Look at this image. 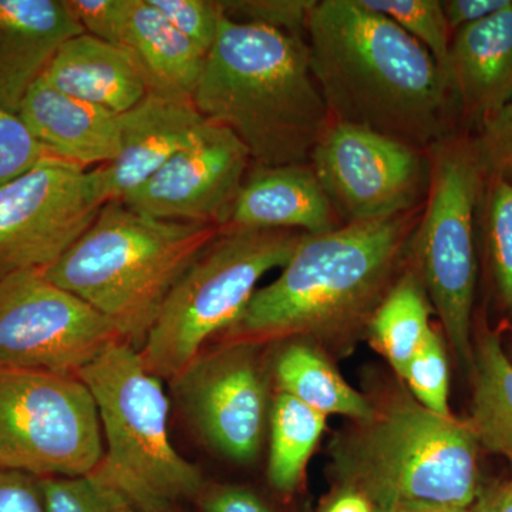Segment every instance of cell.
Here are the masks:
<instances>
[{
	"mask_svg": "<svg viewBox=\"0 0 512 512\" xmlns=\"http://www.w3.org/2000/svg\"><path fill=\"white\" fill-rule=\"evenodd\" d=\"M258 348L221 342L171 382L205 443L235 463L254 461L268 430V382Z\"/></svg>",
	"mask_w": 512,
	"mask_h": 512,
	"instance_id": "cell-13",
	"label": "cell"
},
{
	"mask_svg": "<svg viewBox=\"0 0 512 512\" xmlns=\"http://www.w3.org/2000/svg\"><path fill=\"white\" fill-rule=\"evenodd\" d=\"M474 512H512V480L478 493Z\"/></svg>",
	"mask_w": 512,
	"mask_h": 512,
	"instance_id": "cell-38",
	"label": "cell"
},
{
	"mask_svg": "<svg viewBox=\"0 0 512 512\" xmlns=\"http://www.w3.org/2000/svg\"><path fill=\"white\" fill-rule=\"evenodd\" d=\"M365 8L393 20L429 50L446 73L453 33L441 0H359ZM447 76V74H446Z\"/></svg>",
	"mask_w": 512,
	"mask_h": 512,
	"instance_id": "cell-27",
	"label": "cell"
},
{
	"mask_svg": "<svg viewBox=\"0 0 512 512\" xmlns=\"http://www.w3.org/2000/svg\"><path fill=\"white\" fill-rule=\"evenodd\" d=\"M204 117L192 99L147 93L120 114V151L109 164L90 170L104 204L123 201L197 136Z\"/></svg>",
	"mask_w": 512,
	"mask_h": 512,
	"instance_id": "cell-15",
	"label": "cell"
},
{
	"mask_svg": "<svg viewBox=\"0 0 512 512\" xmlns=\"http://www.w3.org/2000/svg\"><path fill=\"white\" fill-rule=\"evenodd\" d=\"M326 512H375L373 505L362 495L343 491L342 494L330 504Z\"/></svg>",
	"mask_w": 512,
	"mask_h": 512,
	"instance_id": "cell-39",
	"label": "cell"
},
{
	"mask_svg": "<svg viewBox=\"0 0 512 512\" xmlns=\"http://www.w3.org/2000/svg\"><path fill=\"white\" fill-rule=\"evenodd\" d=\"M0 512H46L39 478L0 468Z\"/></svg>",
	"mask_w": 512,
	"mask_h": 512,
	"instance_id": "cell-35",
	"label": "cell"
},
{
	"mask_svg": "<svg viewBox=\"0 0 512 512\" xmlns=\"http://www.w3.org/2000/svg\"><path fill=\"white\" fill-rule=\"evenodd\" d=\"M473 397L467 420L485 450L512 464V362L500 333L484 328L473 339Z\"/></svg>",
	"mask_w": 512,
	"mask_h": 512,
	"instance_id": "cell-22",
	"label": "cell"
},
{
	"mask_svg": "<svg viewBox=\"0 0 512 512\" xmlns=\"http://www.w3.org/2000/svg\"><path fill=\"white\" fill-rule=\"evenodd\" d=\"M430 174L410 264L419 274L444 338L470 372L478 274V215L484 165L473 134L451 131L429 148Z\"/></svg>",
	"mask_w": 512,
	"mask_h": 512,
	"instance_id": "cell-7",
	"label": "cell"
},
{
	"mask_svg": "<svg viewBox=\"0 0 512 512\" xmlns=\"http://www.w3.org/2000/svg\"><path fill=\"white\" fill-rule=\"evenodd\" d=\"M451 33L490 18L512 5V0H441Z\"/></svg>",
	"mask_w": 512,
	"mask_h": 512,
	"instance_id": "cell-37",
	"label": "cell"
},
{
	"mask_svg": "<svg viewBox=\"0 0 512 512\" xmlns=\"http://www.w3.org/2000/svg\"><path fill=\"white\" fill-rule=\"evenodd\" d=\"M202 512H272L258 495L241 487H215L201 491Z\"/></svg>",
	"mask_w": 512,
	"mask_h": 512,
	"instance_id": "cell-36",
	"label": "cell"
},
{
	"mask_svg": "<svg viewBox=\"0 0 512 512\" xmlns=\"http://www.w3.org/2000/svg\"><path fill=\"white\" fill-rule=\"evenodd\" d=\"M42 79L67 96L116 114L133 109L148 93L126 50L87 33L59 47Z\"/></svg>",
	"mask_w": 512,
	"mask_h": 512,
	"instance_id": "cell-21",
	"label": "cell"
},
{
	"mask_svg": "<svg viewBox=\"0 0 512 512\" xmlns=\"http://www.w3.org/2000/svg\"><path fill=\"white\" fill-rule=\"evenodd\" d=\"M406 512H471L468 508L456 507H421Z\"/></svg>",
	"mask_w": 512,
	"mask_h": 512,
	"instance_id": "cell-40",
	"label": "cell"
},
{
	"mask_svg": "<svg viewBox=\"0 0 512 512\" xmlns=\"http://www.w3.org/2000/svg\"><path fill=\"white\" fill-rule=\"evenodd\" d=\"M103 454L96 402L79 376L0 365V468L83 477Z\"/></svg>",
	"mask_w": 512,
	"mask_h": 512,
	"instance_id": "cell-9",
	"label": "cell"
},
{
	"mask_svg": "<svg viewBox=\"0 0 512 512\" xmlns=\"http://www.w3.org/2000/svg\"><path fill=\"white\" fill-rule=\"evenodd\" d=\"M309 164L343 225L387 220L426 198L429 150L372 128L330 121Z\"/></svg>",
	"mask_w": 512,
	"mask_h": 512,
	"instance_id": "cell-10",
	"label": "cell"
},
{
	"mask_svg": "<svg viewBox=\"0 0 512 512\" xmlns=\"http://www.w3.org/2000/svg\"><path fill=\"white\" fill-rule=\"evenodd\" d=\"M474 143L485 173L512 177V100L478 124Z\"/></svg>",
	"mask_w": 512,
	"mask_h": 512,
	"instance_id": "cell-33",
	"label": "cell"
},
{
	"mask_svg": "<svg viewBox=\"0 0 512 512\" xmlns=\"http://www.w3.org/2000/svg\"><path fill=\"white\" fill-rule=\"evenodd\" d=\"M46 512H119V501L89 476L39 478Z\"/></svg>",
	"mask_w": 512,
	"mask_h": 512,
	"instance_id": "cell-30",
	"label": "cell"
},
{
	"mask_svg": "<svg viewBox=\"0 0 512 512\" xmlns=\"http://www.w3.org/2000/svg\"><path fill=\"white\" fill-rule=\"evenodd\" d=\"M446 74L466 123L478 126L512 100V5L454 33Z\"/></svg>",
	"mask_w": 512,
	"mask_h": 512,
	"instance_id": "cell-18",
	"label": "cell"
},
{
	"mask_svg": "<svg viewBox=\"0 0 512 512\" xmlns=\"http://www.w3.org/2000/svg\"><path fill=\"white\" fill-rule=\"evenodd\" d=\"M19 117L47 156L87 170L109 164L120 151V114L67 96L37 80Z\"/></svg>",
	"mask_w": 512,
	"mask_h": 512,
	"instance_id": "cell-17",
	"label": "cell"
},
{
	"mask_svg": "<svg viewBox=\"0 0 512 512\" xmlns=\"http://www.w3.org/2000/svg\"><path fill=\"white\" fill-rule=\"evenodd\" d=\"M303 235L222 228L168 293L138 350L148 372L170 382L183 375L212 338L237 322L261 279L289 261Z\"/></svg>",
	"mask_w": 512,
	"mask_h": 512,
	"instance_id": "cell-8",
	"label": "cell"
},
{
	"mask_svg": "<svg viewBox=\"0 0 512 512\" xmlns=\"http://www.w3.org/2000/svg\"><path fill=\"white\" fill-rule=\"evenodd\" d=\"M478 234L483 238L495 298L512 328V177H485Z\"/></svg>",
	"mask_w": 512,
	"mask_h": 512,
	"instance_id": "cell-26",
	"label": "cell"
},
{
	"mask_svg": "<svg viewBox=\"0 0 512 512\" xmlns=\"http://www.w3.org/2000/svg\"><path fill=\"white\" fill-rule=\"evenodd\" d=\"M119 46L136 64L148 93L192 99L207 53L181 35L150 0H120Z\"/></svg>",
	"mask_w": 512,
	"mask_h": 512,
	"instance_id": "cell-20",
	"label": "cell"
},
{
	"mask_svg": "<svg viewBox=\"0 0 512 512\" xmlns=\"http://www.w3.org/2000/svg\"><path fill=\"white\" fill-rule=\"evenodd\" d=\"M119 333L42 271L0 279V365L79 375Z\"/></svg>",
	"mask_w": 512,
	"mask_h": 512,
	"instance_id": "cell-11",
	"label": "cell"
},
{
	"mask_svg": "<svg viewBox=\"0 0 512 512\" xmlns=\"http://www.w3.org/2000/svg\"><path fill=\"white\" fill-rule=\"evenodd\" d=\"M315 3L316 0H221L225 18L266 26L302 39Z\"/></svg>",
	"mask_w": 512,
	"mask_h": 512,
	"instance_id": "cell-29",
	"label": "cell"
},
{
	"mask_svg": "<svg viewBox=\"0 0 512 512\" xmlns=\"http://www.w3.org/2000/svg\"><path fill=\"white\" fill-rule=\"evenodd\" d=\"M421 210L303 235L271 284L258 288L221 342L332 340L356 332L410 262Z\"/></svg>",
	"mask_w": 512,
	"mask_h": 512,
	"instance_id": "cell-2",
	"label": "cell"
},
{
	"mask_svg": "<svg viewBox=\"0 0 512 512\" xmlns=\"http://www.w3.org/2000/svg\"><path fill=\"white\" fill-rule=\"evenodd\" d=\"M119 512H138L136 510H133V508L127 507V505H123L119 503ZM173 512V511H170Z\"/></svg>",
	"mask_w": 512,
	"mask_h": 512,
	"instance_id": "cell-41",
	"label": "cell"
},
{
	"mask_svg": "<svg viewBox=\"0 0 512 512\" xmlns=\"http://www.w3.org/2000/svg\"><path fill=\"white\" fill-rule=\"evenodd\" d=\"M403 380L409 384L413 399L424 409L439 416H451L448 406L450 369L446 342L440 330L431 329L407 367Z\"/></svg>",
	"mask_w": 512,
	"mask_h": 512,
	"instance_id": "cell-28",
	"label": "cell"
},
{
	"mask_svg": "<svg viewBox=\"0 0 512 512\" xmlns=\"http://www.w3.org/2000/svg\"><path fill=\"white\" fill-rule=\"evenodd\" d=\"M47 156L19 114L0 107V188L18 180Z\"/></svg>",
	"mask_w": 512,
	"mask_h": 512,
	"instance_id": "cell-31",
	"label": "cell"
},
{
	"mask_svg": "<svg viewBox=\"0 0 512 512\" xmlns=\"http://www.w3.org/2000/svg\"><path fill=\"white\" fill-rule=\"evenodd\" d=\"M181 35L208 53L224 18L221 0H150Z\"/></svg>",
	"mask_w": 512,
	"mask_h": 512,
	"instance_id": "cell-32",
	"label": "cell"
},
{
	"mask_svg": "<svg viewBox=\"0 0 512 512\" xmlns=\"http://www.w3.org/2000/svg\"><path fill=\"white\" fill-rule=\"evenodd\" d=\"M433 312L426 288L409 262L367 322L370 342L402 379L434 328L430 320Z\"/></svg>",
	"mask_w": 512,
	"mask_h": 512,
	"instance_id": "cell-24",
	"label": "cell"
},
{
	"mask_svg": "<svg viewBox=\"0 0 512 512\" xmlns=\"http://www.w3.org/2000/svg\"><path fill=\"white\" fill-rule=\"evenodd\" d=\"M275 377L288 394L323 416H343L362 423L375 414L373 404L353 389L309 340L292 339L279 353Z\"/></svg>",
	"mask_w": 512,
	"mask_h": 512,
	"instance_id": "cell-23",
	"label": "cell"
},
{
	"mask_svg": "<svg viewBox=\"0 0 512 512\" xmlns=\"http://www.w3.org/2000/svg\"><path fill=\"white\" fill-rule=\"evenodd\" d=\"M480 444L467 421L414 399L394 400L330 446L332 471L376 510L468 508L478 493Z\"/></svg>",
	"mask_w": 512,
	"mask_h": 512,
	"instance_id": "cell-5",
	"label": "cell"
},
{
	"mask_svg": "<svg viewBox=\"0 0 512 512\" xmlns=\"http://www.w3.org/2000/svg\"><path fill=\"white\" fill-rule=\"evenodd\" d=\"M221 232L217 225L156 220L107 202L45 275L140 350L168 293Z\"/></svg>",
	"mask_w": 512,
	"mask_h": 512,
	"instance_id": "cell-4",
	"label": "cell"
},
{
	"mask_svg": "<svg viewBox=\"0 0 512 512\" xmlns=\"http://www.w3.org/2000/svg\"><path fill=\"white\" fill-rule=\"evenodd\" d=\"M82 33L62 0H0V107L19 114L59 47Z\"/></svg>",
	"mask_w": 512,
	"mask_h": 512,
	"instance_id": "cell-19",
	"label": "cell"
},
{
	"mask_svg": "<svg viewBox=\"0 0 512 512\" xmlns=\"http://www.w3.org/2000/svg\"><path fill=\"white\" fill-rule=\"evenodd\" d=\"M340 227L342 221L311 164H291L252 165L224 229L316 235Z\"/></svg>",
	"mask_w": 512,
	"mask_h": 512,
	"instance_id": "cell-16",
	"label": "cell"
},
{
	"mask_svg": "<svg viewBox=\"0 0 512 512\" xmlns=\"http://www.w3.org/2000/svg\"><path fill=\"white\" fill-rule=\"evenodd\" d=\"M326 416L285 393L276 396L269 413V484L279 493H293L323 433Z\"/></svg>",
	"mask_w": 512,
	"mask_h": 512,
	"instance_id": "cell-25",
	"label": "cell"
},
{
	"mask_svg": "<svg viewBox=\"0 0 512 512\" xmlns=\"http://www.w3.org/2000/svg\"><path fill=\"white\" fill-rule=\"evenodd\" d=\"M305 42L330 119L429 150L457 113L446 73L420 42L359 0H316Z\"/></svg>",
	"mask_w": 512,
	"mask_h": 512,
	"instance_id": "cell-1",
	"label": "cell"
},
{
	"mask_svg": "<svg viewBox=\"0 0 512 512\" xmlns=\"http://www.w3.org/2000/svg\"><path fill=\"white\" fill-rule=\"evenodd\" d=\"M192 101L241 140L256 167L309 164L332 121L305 39L225 16Z\"/></svg>",
	"mask_w": 512,
	"mask_h": 512,
	"instance_id": "cell-3",
	"label": "cell"
},
{
	"mask_svg": "<svg viewBox=\"0 0 512 512\" xmlns=\"http://www.w3.org/2000/svg\"><path fill=\"white\" fill-rule=\"evenodd\" d=\"M62 2L84 33L119 46L120 0H62Z\"/></svg>",
	"mask_w": 512,
	"mask_h": 512,
	"instance_id": "cell-34",
	"label": "cell"
},
{
	"mask_svg": "<svg viewBox=\"0 0 512 512\" xmlns=\"http://www.w3.org/2000/svg\"><path fill=\"white\" fill-rule=\"evenodd\" d=\"M101 208L90 171L53 157L0 188V279L52 268Z\"/></svg>",
	"mask_w": 512,
	"mask_h": 512,
	"instance_id": "cell-12",
	"label": "cell"
},
{
	"mask_svg": "<svg viewBox=\"0 0 512 512\" xmlns=\"http://www.w3.org/2000/svg\"><path fill=\"white\" fill-rule=\"evenodd\" d=\"M77 376L92 393L106 441L89 474L94 483L138 512H170L180 501L200 497V468L173 446L167 394L138 349L113 340Z\"/></svg>",
	"mask_w": 512,
	"mask_h": 512,
	"instance_id": "cell-6",
	"label": "cell"
},
{
	"mask_svg": "<svg viewBox=\"0 0 512 512\" xmlns=\"http://www.w3.org/2000/svg\"><path fill=\"white\" fill-rule=\"evenodd\" d=\"M251 167L241 140L205 119L187 147L121 202L156 220L224 228Z\"/></svg>",
	"mask_w": 512,
	"mask_h": 512,
	"instance_id": "cell-14",
	"label": "cell"
},
{
	"mask_svg": "<svg viewBox=\"0 0 512 512\" xmlns=\"http://www.w3.org/2000/svg\"><path fill=\"white\" fill-rule=\"evenodd\" d=\"M375 512H403L399 510H375Z\"/></svg>",
	"mask_w": 512,
	"mask_h": 512,
	"instance_id": "cell-42",
	"label": "cell"
}]
</instances>
